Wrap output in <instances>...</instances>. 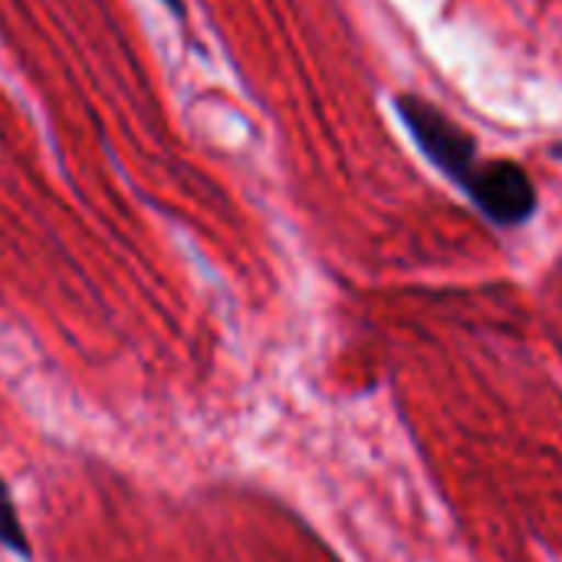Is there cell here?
<instances>
[{
    "mask_svg": "<svg viewBox=\"0 0 562 562\" xmlns=\"http://www.w3.org/2000/svg\"><path fill=\"white\" fill-rule=\"evenodd\" d=\"M398 115L405 119V128L412 132V138L418 142V148L428 155L435 168H441L461 188L474 181L484 161L477 158L474 138L454 119H448L441 109H435L418 95H398Z\"/></svg>",
    "mask_w": 562,
    "mask_h": 562,
    "instance_id": "obj_1",
    "label": "cell"
},
{
    "mask_svg": "<svg viewBox=\"0 0 562 562\" xmlns=\"http://www.w3.org/2000/svg\"><path fill=\"white\" fill-rule=\"evenodd\" d=\"M468 198L501 227L524 224L537 211V191L530 175L514 161H487L477 168L474 181L464 188Z\"/></svg>",
    "mask_w": 562,
    "mask_h": 562,
    "instance_id": "obj_2",
    "label": "cell"
},
{
    "mask_svg": "<svg viewBox=\"0 0 562 562\" xmlns=\"http://www.w3.org/2000/svg\"><path fill=\"white\" fill-rule=\"evenodd\" d=\"M0 547H7L10 553L30 560V540L23 533V524L16 517V507H13L10 491H7L3 481H0Z\"/></svg>",
    "mask_w": 562,
    "mask_h": 562,
    "instance_id": "obj_3",
    "label": "cell"
},
{
    "mask_svg": "<svg viewBox=\"0 0 562 562\" xmlns=\"http://www.w3.org/2000/svg\"><path fill=\"white\" fill-rule=\"evenodd\" d=\"M161 3H165L175 16H184V3H181V0H161Z\"/></svg>",
    "mask_w": 562,
    "mask_h": 562,
    "instance_id": "obj_4",
    "label": "cell"
},
{
    "mask_svg": "<svg viewBox=\"0 0 562 562\" xmlns=\"http://www.w3.org/2000/svg\"><path fill=\"white\" fill-rule=\"evenodd\" d=\"M557 158H562V145H560V148H557Z\"/></svg>",
    "mask_w": 562,
    "mask_h": 562,
    "instance_id": "obj_5",
    "label": "cell"
}]
</instances>
